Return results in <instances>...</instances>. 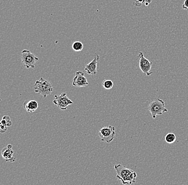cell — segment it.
Here are the masks:
<instances>
[{
	"label": "cell",
	"mask_w": 188,
	"mask_h": 185,
	"mask_svg": "<svg viewBox=\"0 0 188 185\" xmlns=\"http://www.w3.org/2000/svg\"><path fill=\"white\" fill-rule=\"evenodd\" d=\"M114 169L116 171V177L122 184L132 185L136 182L137 174L132 170L128 169L121 164L114 166Z\"/></svg>",
	"instance_id": "obj_1"
},
{
	"label": "cell",
	"mask_w": 188,
	"mask_h": 185,
	"mask_svg": "<svg viewBox=\"0 0 188 185\" xmlns=\"http://www.w3.org/2000/svg\"><path fill=\"white\" fill-rule=\"evenodd\" d=\"M34 89L35 93L42 96L43 98H46L50 95L54 90L51 83L42 77L35 82L34 85Z\"/></svg>",
	"instance_id": "obj_2"
},
{
	"label": "cell",
	"mask_w": 188,
	"mask_h": 185,
	"mask_svg": "<svg viewBox=\"0 0 188 185\" xmlns=\"http://www.w3.org/2000/svg\"><path fill=\"white\" fill-rule=\"evenodd\" d=\"M147 108L150 112L153 118H156L157 115H161L165 112H168L165 107L164 101L159 98L150 102Z\"/></svg>",
	"instance_id": "obj_3"
},
{
	"label": "cell",
	"mask_w": 188,
	"mask_h": 185,
	"mask_svg": "<svg viewBox=\"0 0 188 185\" xmlns=\"http://www.w3.org/2000/svg\"><path fill=\"white\" fill-rule=\"evenodd\" d=\"M21 60L25 67L26 68H34L36 62L39 59L35 55L28 50H24L21 52Z\"/></svg>",
	"instance_id": "obj_4"
},
{
	"label": "cell",
	"mask_w": 188,
	"mask_h": 185,
	"mask_svg": "<svg viewBox=\"0 0 188 185\" xmlns=\"http://www.w3.org/2000/svg\"><path fill=\"white\" fill-rule=\"evenodd\" d=\"M98 136L102 142L110 143L116 137V128L111 126L103 127L100 130Z\"/></svg>",
	"instance_id": "obj_5"
},
{
	"label": "cell",
	"mask_w": 188,
	"mask_h": 185,
	"mask_svg": "<svg viewBox=\"0 0 188 185\" xmlns=\"http://www.w3.org/2000/svg\"><path fill=\"white\" fill-rule=\"evenodd\" d=\"M53 103L61 110H65L69 105L73 104V102L68 98L66 93H62L61 95L55 96V100H54Z\"/></svg>",
	"instance_id": "obj_6"
},
{
	"label": "cell",
	"mask_w": 188,
	"mask_h": 185,
	"mask_svg": "<svg viewBox=\"0 0 188 185\" xmlns=\"http://www.w3.org/2000/svg\"><path fill=\"white\" fill-rule=\"evenodd\" d=\"M138 57L140 58V70L147 76H150L153 73L150 71L152 67V63L148 59L144 57L143 52H140L138 53Z\"/></svg>",
	"instance_id": "obj_7"
},
{
	"label": "cell",
	"mask_w": 188,
	"mask_h": 185,
	"mask_svg": "<svg viewBox=\"0 0 188 185\" xmlns=\"http://www.w3.org/2000/svg\"><path fill=\"white\" fill-rule=\"evenodd\" d=\"M72 84L76 87H84L88 85L89 83L86 77L84 76V72L81 71H76V75L73 79Z\"/></svg>",
	"instance_id": "obj_8"
},
{
	"label": "cell",
	"mask_w": 188,
	"mask_h": 185,
	"mask_svg": "<svg viewBox=\"0 0 188 185\" xmlns=\"http://www.w3.org/2000/svg\"><path fill=\"white\" fill-rule=\"evenodd\" d=\"M99 58H100V55H96L92 61L86 66L85 70L88 74L96 75L97 74V67L98 60L99 59Z\"/></svg>",
	"instance_id": "obj_9"
},
{
	"label": "cell",
	"mask_w": 188,
	"mask_h": 185,
	"mask_svg": "<svg viewBox=\"0 0 188 185\" xmlns=\"http://www.w3.org/2000/svg\"><path fill=\"white\" fill-rule=\"evenodd\" d=\"M2 156L6 162L13 163L16 161V158L14 157V151L12 148H9L8 147L2 150Z\"/></svg>",
	"instance_id": "obj_10"
},
{
	"label": "cell",
	"mask_w": 188,
	"mask_h": 185,
	"mask_svg": "<svg viewBox=\"0 0 188 185\" xmlns=\"http://www.w3.org/2000/svg\"><path fill=\"white\" fill-rule=\"evenodd\" d=\"M39 106L38 103L35 100H31L24 103V109L28 113H33L37 109Z\"/></svg>",
	"instance_id": "obj_11"
},
{
	"label": "cell",
	"mask_w": 188,
	"mask_h": 185,
	"mask_svg": "<svg viewBox=\"0 0 188 185\" xmlns=\"http://www.w3.org/2000/svg\"><path fill=\"white\" fill-rule=\"evenodd\" d=\"M72 49L74 51L76 52H79L82 51L84 48V45L82 42L80 41L74 42L72 44Z\"/></svg>",
	"instance_id": "obj_12"
},
{
	"label": "cell",
	"mask_w": 188,
	"mask_h": 185,
	"mask_svg": "<svg viewBox=\"0 0 188 185\" xmlns=\"http://www.w3.org/2000/svg\"><path fill=\"white\" fill-rule=\"evenodd\" d=\"M165 141L168 144H173L176 141V137L173 133H168L165 137Z\"/></svg>",
	"instance_id": "obj_13"
},
{
	"label": "cell",
	"mask_w": 188,
	"mask_h": 185,
	"mask_svg": "<svg viewBox=\"0 0 188 185\" xmlns=\"http://www.w3.org/2000/svg\"><path fill=\"white\" fill-rule=\"evenodd\" d=\"M1 124L9 127L12 126V122L9 116L5 115L3 117V118L1 122Z\"/></svg>",
	"instance_id": "obj_14"
},
{
	"label": "cell",
	"mask_w": 188,
	"mask_h": 185,
	"mask_svg": "<svg viewBox=\"0 0 188 185\" xmlns=\"http://www.w3.org/2000/svg\"><path fill=\"white\" fill-rule=\"evenodd\" d=\"M102 85L105 89L110 90V89H111L113 86V83L111 80L105 79L103 81Z\"/></svg>",
	"instance_id": "obj_15"
},
{
	"label": "cell",
	"mask_w": 188,
	"mask_h": 185,
	"mask_svg": "<svg viewBox=\"0 0 188 185\" xmlns=\"http://www.w3.org/2000/svg\"><path fill=\"white\" fill-rule=\"evenodd\" d=\"M7 129H8V126L0 124V132L1 133H5L7 131Z\"/></svg>",
	"instance_id": "obj_16"
},
{
	"label": "cell",
	"mask_w": 188,
	"mask_h": 185,
	"mask_svg": "<svg viewBox=\"0 0 188 185\" xmlns=\"http://www.w3.org/2000/svg\"><path fill=\"white\" fill-rule=\"evenodd\" d=\"M182 8L184 10H188V0H185L182 5Z\"/></svg>",
	"instance_id": "obj_17"
},
{
	"label": "cell",
	"mask_w": 188,
	"mask_h": 185,
	"mask_svg": "<svg viewBox=\"0 0 188 185\" xmlns=\"http://www.w3.org/2000/svg\"><path fill=\"white\" fill-rule=\"evenodd\" d=\"M134 4L136 6V7H140L141 5H142V3L138 1H135L134 2Z\"/></svg>",
	"instance_id": "obj_18"
},
{
	"label": "cell",
	"mask_w": 188,
	"mask_h": 185,
	"mask_svg": "<svg viewBox=\"0 0 188 185\" xmlns=\"http://www.w3.org/2000/svg\"><path fill=\"white\" fill-rule=\"evenodd\" d=\"M152 1V0H145V2H148L149 4H150V3H151Z\"/></svg>",
	"instance_id": "obj_19"
},
{
	"label": "cell",
	"mask_w": 188,
	"mask_h": 185,
	"mask_svg": "<svg viewBox=\"0 0 188 185\" xmlns=\"http://www.w3.org/2000/svg\"><path fill=\"white\" fill-rule=\"evenodd\" d=\"M7 147H8V148H12V146L11 145H10V144H9L8 146H7Z\"/></svg>",
	"instance_id": "obj_20"
},
{
	"label": "cell",
	"mask_w": 188,
	"mask_h": 185,
	"mask_svg": "<svg viewBox=\"0 0 188 185\" xmlns=\"http://www.w3.org/2000/svg\"><path fill=\"white\" fill-rule=\"evenodd\" d=\"M149 4V3H148V2H145V5L146 6H148Z\"/></svg>",
	"instance_id": "obj_21"
}]
</instances>
